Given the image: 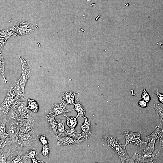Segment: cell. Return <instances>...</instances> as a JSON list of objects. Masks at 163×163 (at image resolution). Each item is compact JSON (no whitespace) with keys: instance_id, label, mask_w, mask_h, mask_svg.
Wrapping results in <instances>:
<instances>
[{"instance_id":"ba28073f","label":"cell","mask_w":163,"mask_h":163,"mask_svg":"<svg viewBox=\"0 0 163 163\" xmlns=\"http://www.w3.org/2000/svg\"><path fill=\"white\" fill-rule=\"evenodd\" d=\"M123 133L126 139V143L124 144L126 146L130 144L138 147L143 143L140 133L133 132L127 129H125L123 130Z\"/></svg>"},{"instance_id":"2e32d148","label":"cell","mask_w":163,"mask_h":163,"mask_svg":"<svg viewBox=\"0 0 163 163\" xmlns=\"http://www.w3.org/2000/svg\"><path fill=\"white\" fill-rule=\"evenodd\" d=\"M82 142L78 139L68 136L59 137L57 139L58 145L62 146H70L75 144H78Z\"/></svg>"},{"instance_id":"836d02e7","label":"cell","mask_w":163,"mask_h":163,"mask_svg":"<svg viewBox=\"0 0 163 163\" xmlns=\"http://www.w3.org/2000/svg\"><path fill=\"white\" fill-rule=\"evenodd\" d=\"M137 157V153H134L131 157L129 158L126 161L125 163H134Z\"/></svg>"},{"instance_id":"74e56055","label":"cell","mask_w":163,"mask_h":163,"mask_svg":"<svg viewBox=\"0 0 163 163\" xmlns=\"http://www.w3.org/2000/svg\"><path fill=\"white\" fill-rule=\"evenodd\" d=\"M157 44L160 48L163 50V41L158 43Z\"/></svg>"},{"instance_id":"5b68a950","label":"cell","mask_w":163,"mask_h":163,"mask_svg":"<svg viewBox=\"0 0 163 163\" xmlns=\"http://www.w3.org/2000/svg\"><path fill=\"white\" fill-rule=\"evenodd\" d=\"M12 35L21 37L30 34L34 31L36 28L35 26L26 21H20L10 28Z\"/></svg>"},{"instance_id":"44dd1931","label":"cell","mask_w":163,"mask_h":163,"mask_svg":"<svg viewBox=\"0 0 163 163\" xmlns=\"http://www.w3.org/2000/svg\"><path fill=\"white\" fill-rule=\"evenodd\" d=\"M76 101V103H74L73 104L75 108L72 110H71V111L74 110L77 112V115L76 116V118L79 117H84L85 115V110L78 98H77Z\"/></svg>"},{"instance_id":"9c48e42d","label":"cell","mask_w":163,"mask_h":163,"mask_svg":"<svg viewBox=\"0 0 163 163\" xmlns=\"http://www.w3.org/2000/svg\"><path fill=\"white\" fill-rule=\"evenodd\" d=\"M31 113H30V116L28 118L23 119L19 122L20 136L21 135L33 130L35 120L32 117Z\"/></svg>"},{"instance_id":"603a6c76","label":"cell","mask_w":163,"mask_h":163,"mask_svg":"<svg viewBox=\"0 0 163 163\" xmlns=\"http://www.w3.org/2000/svg\"><path fill=\"white\" fill-rule=\"evenodd\" d=\"M58 126L57 129V137H59L62 134L65 135L66 129H65L64 124L65 120H57Z\"/></svg>"},{"instance_id":"4dcf8cb0","label":"cell","mask_w":163,"mask_h":163,"mask_svg":"<svg viewBox=\"0 0 163 163\" xmlns=\"http://www.w3.org/2000/svg\"><path fill=\"white\" fill-rule=\"evenodd\" d=\"M37 137L39 139L40 142L43 145H49V142L46 138L45 135H38Z\"/></svg>"},{"instance_id":"4316f807","label":"cell","mask_w":163,"mask_h":163,"mask_svg":"<svg viewBox=\"0 0 163 163\" xmlns=\"http://www.w3.org/2000/svg\"><path fill=\"white\" fill-rule=\"evenodd\" d=\"M39 153V152L37 149L33 148L27 151L24 154V155L26 157L32 159L37 157Z\"/></svg>"},{"instance_id":"f1b7e54d","label":"cell","mask_w":163,"mask_h":163,"mask_svg":"<svg viewBox=\"0 0 163 163\" xmlns=\"http://www.w3.org/2000/svg\"><path fill=\"white\" fill-rule=\"evenodd\" d=\"M50 151L49 145H43L41 153L43 155L47 158H48Z\"/></svg>"},{"instance_id":"d4e9b609","label":"cell","mask_w":163,"mask_h":163,"mask_svg":"<svg viewBox=\"0 0 163 163\" xmlns=\"http://www.w3.org/2000/svg\"><path fill=\"white\" fill-rule=\"evenodd\" d=\"M153 106L155 110L158 118L163 122V109L158 104L155 103L153 104Z\"/></svg>"},{"instance_id":"52a82bcc","label":"cell","mask_w":163,"mask_h":163,"mask_svg":"<svg viewBox=\"0 0 163 163\" xmlns=\"http://www.w3.org/2000/svg\"><path fill=\"white\" fill-rule=\"evenodd\" d=\"M17 104L13 88L10 85L4 101L0 105V110L6 116L11 108Z\"/></svg>"},{"instance_id":"cb8c5ba5","label":"cell","mask_w":163,"mask_h":163,"mask_svg":"<svg viewBox=\"0 0 163 163\" xmlns=\"http://www.w3.org/2000/svg\"><path fill=\"white\" fill-rule=\"evenodd\" d=\"M0 74L4 79L5 83L6 84L7 81L5 75V62L3 57L2 52H0Z\"/></svg>"},{"instance_id":"277c9868","label":"cell","mask_w":163,"mask_h":163,"mask_svg":"<svg viewBox=\"0 0 163 163\" xmlns=\"http://www.w3.org/2000/svg\"><path fill=\"white\" fill-rule=\"evenodd\" d=\"M26 103V101L21 102L14 106L9 112L8 119L19 122L23 119L28 118L30 114L27 108Z\"/></svg>"},{"instance_id":"4fadbf2b","label":"cell","mask_w":163,"mask_h":163,"mask_svg":"<svg viewBox=\"0 0 163 163\" xmlns=\"http://www.w3.org/2000/svg\"><path fill=\"white\" fill-rule=\"evenodd\" d=\"M67 104L61 102L60 104L55 103L54 104L50 110V113L55 115L66 117L67 116L66 113H70L71 110H67L66 108Z\"/></svg>"},{"instance_id":"83f0119b","label":"cell","mask_w":163,"mask_h":163,"mask_svg":"<svg viewBox=\"0 0 163 163\" xmlns=\"http://www.w3.org/2000/svg\"><path fill=\"white\" fill-rule=\"evenodd\" d=\"M11 148H10L8 151L7 152H5L3 151H0V162L1 163H7V158L9 156L12 155V151H11Z\"/></svg>"},{"instance_id":"8992f818","label":"cell","mask_w":163,"mask_h":163,"mask_svg":"<svg viewBox=\"0 0 163 163\" xmlns=\"http://www.w3.org/2000/svg\"><path fill=\"white\" fill-rule=\"evenodd\" d=\"M21 64L22 73L20 78L17 80L23 91L31 74L30 66L28 60L17 55Z\"/></svg>"},{"instance_id":"8fae6325","label":"cell","mask_w":163,"mask_h":163,"mask_svg":"<svg viewBox=\"0 0 163 163\" xmlns=\"http://www.w3.org/2000/svg\"><path fill=\"white\" fill-rule=\"evenodd\" d=\"M36 140L33 130L21 135L20 138L19 146L22 149L24 146H30Z\"/></svg>"},{"instance_id":"7a4b0ae2","label":"cell","mask_w":163,"mask_h":163,"mask_svg":"<svg viewBox=\"0 0 163 163\" xmlns=\"http://www.w3.org/2000/svg\"><path fill=\"white\" fill-rule=\"evenodd\" d=\"M159 151L143 143L138 147L137 161L138 163L155 162L159 155Z\"/></svg>"},{"instance_id":"e575fe53","label":"cell","mask_w":163,"mask_h":163,"mask_svg":"<svg viewBox=\"0 0 163 163\" xmlns=\"http://www.w3.org/2000/svg\"><path fill=\"white\" fill-rule=\"evenodd\" d=\"M155 94L157 97L159 101L163 104V94L159 92L158 90H157Z\"/></svg>"},{"instance_id":"f546056e","label":"cell","mask_w":163,"mask_h":163,"mask_svg":"<svg viewBox=\"0 0 163 163\" xmlns=\"http://www.w3.org/2000/svg\"><path fill=\"white\" fill-rule=\"evenodd\" d=\"M141 97L142 99L144 100L147 103L149 102L151 100L150 96L145 89H144L143 90Z\"/></svg>"},{"instance_id":"e0dca14e","label":"cell","mask_w":163,"mask_h":163,"mask_svg":"<svg viewBox=\"0 0 163 163\" xmlns=\"http://www.w3.org/2000/svg\"><path fill=\"white\" fill-rule=\"evenodd\" d=\"M0 52H2L4 45L9 37L12 35L10 29H0Z\"/></svg>"},{"instance_id":"7402d4cb","label":"cell","mask_w":163,"mask_h":163,"mask_svg":"<svg viewBox=\"0 0 163 163\" xmlns=\"http://www.w3.org/2000/svg\"><path fill=\"white\" fill-rule=\"evenodd\" d=\"M28 101V105L27 108L34 113L38 112L39 110V105L35 100L27 98Z\"/></svg>"},{"instance_id":"7c38bea8","label":"cell","mask_w":163,"mask_h":163,"mask_svg":"<svg viewBox=\"0 0 163 163\" xmlns=\"http://www.w3.org/2000/svg\"><path fill=\"white\" fill-rule=\"evenodd\" d=\"M162 129V124L160 123L152 133L142 139L143 142L146 145L154 149L155 144L157 139L158 133Z\"/></svg>"},{"instance_id":"9a60e30c","label":"cell","mask_w":163,"mask_h":163,"mask_svg":"<svg viewBox=\"0 0 163 163\" xmlns=\"http://www.w3.org/2000/svg\"><path fill=\"white\" fill-rule=\"evenodd\" d=\"M7 122V118H2L0 120V151H2L4 147L6 145L5 140L8 136V134L6 131V124Z\"/></svg>"},{"instance_id":"3957f363","label":"cell","mask_w":163,"mask_h":163,"mask_svg":"<svg viewBox=\"0 0 163 163\" xmlns=\"http://www.w3.org/2000/svg\"><path fill=\"white\" fill-rule=\"evenodd\" d=\"M100 138L114 150L121 163H125L126 161L129 158L124 145H122L115 136H103Z\"/></svg>"},{"instance_id":"30bf717a","label":"cell","mask_w":163,"mask_h":163,"mask_svg":"<svg viewBox=\"0 0 163 163\" xmlns=\"http://www.w3.org/2000/svg\"><path fill=\"white\" fill-rule=\"evenodd\" d=\"M84 117L85 122L81 125V131L80 132L78 138L82 142L89 138L92 130V126L90 120L85 116Z\"/></svg>"},{"instance_id":"d6986e66","label":"cell","mask_w":163,"mask_h":163,"mask_svg":"<svg viewBox=\"0 0 163 163\" xmlns=\"http://www.w3.org/2000/svg\"><path fill=\"white\" fill-rule=\"evenodd\" d=\"M55 116L49 113L46 116V119L49 124L50 129L57 136V129L58 123L55 119Z\"/></svg>"},{"instance_id":"8d00e7d4","label":"cell","mask_w":163,"mask_h":163,"mask_svg":"<svg viewBox=\"0 0 163 163\" xmlns=\"http://www.w3.org/2000/svg\"><path fill=\"white\" fill-rule=\"evenodd\" d=\"M43 161L38 160L36 158L31 159V163H43Z\"/></svg>"},{"instance_id":"ffe728a7","label":"cell","mask_w":163,"mask_h":163,"mask_svg":"<svg viewBox=\"0 0 163 163\" xmlns=\"http://www.w3.org/2000/svg\"><path fill=\"white\" fill-rule=\"evenodd\" d=\"M27 161V157L25 156L24 154L22 152L18 154V155L17 156H11V159L7 161V163H26Z\"/></svg>"},{"instance_id":"1f68e13d","label":"cell","mask_w":163,"mask_h":163,"mask_svg":"<svg viewBox=\"0 0 163 163\" xmlns=\"http://www.w3.org/2000/svg\"><path fill=\"white\" fill-rule=\"evenodd\" d=\"M157 140L160 145L163 149V129L159 132L157 137Z\"/></svg>"},{"instance_id":"ac0fdd59","label":"cell","mask_w":163,"mask_h":163,"mask_svg":"<svg viewBox=\"0 0 163 163\" xmlns=\"http://www.w3.org/2000/svg\"><path fill=\"white\" fill-rule=\"evenodd\" d=\"M77 94L74 92L66 91L60 97L61 102H63L67 104H73L75 96Z\"/></svg>"},{"instance_id":"d590c367","label":"cell","mask_w":163,"mask_h":163,"mask_svg":"<svg viewBox=\"0 0 163 163\" xmlns=\"http://www.w3.org/2000/svg\"><path fill=\"white\" fill-rule=\"evenodd\" d=\"M76 130L74 129H70L66 130L65 135L69 136H71Z\"/></svg>"},{"instance_id":"5bb4252c","label":"cell","mask_w":163,"mask_h":163,"mask_svg":"<svg viewBox=\"0 0 163 163\" xmlns=\"http://www.w3.org/2000/svg\"><path fill=\"white\" fill-rule=\"evenodd\" d=\"M11 85L13 88L16 101L18 104L20 102L26 101L24 91L22 89L18 80L12 82Z\"/></svg>"},{"instance_id":"484cf974","label":"cell","mask_w":163,"mask_h":163,"mask_svg":"<svg viewBox=\"0 0 163 163\" xmlns=\"http://www.w3.org/2000/svg\"><path fill=\"white\" fill-rule=\"evenodd\" d=\"M67 118L66 124L70 129H74L78 124V120L74 117H66Z\"/></svg>"},{"instance_id":"d6a6232c","label":"cell","mask_w":163,"mask_h":163,"mask_svg":"<svg viewBox=\"0 0 163 163\" xmlns=\"http://www.w3.org/2000/svg\"><path fill=\"white\" fill-rule=\"evenodd\" d=\"M147 103L144 100L142 99L139 101L138 105L141 107L147 108Z\"/></svg>"},{"instance_id":"6da1fadb","label":"cell","mask_w":163,"mask_h":163,"mask_svg":"<svg viewBox=\"0 0 163 163\" xmlns=\"http://www.w3.org/2000/svg\"><path fill=\"white\" fill-rule=\"evenodd\" d=\"M6 129L8 136L5 140L6 145L9 146L12 151L16 152L18 154L22 153V149L19 146L20 137L19 122L12 120H7Z\"/></svg>"}]
</instances>
